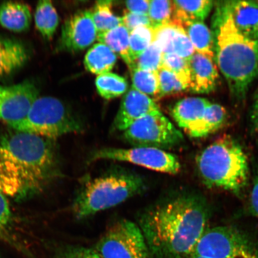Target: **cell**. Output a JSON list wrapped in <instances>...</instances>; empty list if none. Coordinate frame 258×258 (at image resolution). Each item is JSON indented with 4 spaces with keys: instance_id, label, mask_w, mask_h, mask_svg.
<instances>
[{
    "instance_id": "1",
    "label": "cell",
    "mask_w": 258,
    "mask_h": 258,
    "mask_svg": "<svg viewBox=\"0 0 258 258\" xmlns=\"http://www.w3.org/2000/svg\"><path fill=\"white\" fill-rule=\"evenodd\" d=\"M54 140L12 129L0 133V192L22 201L38 195L59 176Z\"/></svg>"
},
{
    "instance_id": "2",
    "label": "cell",
    "mask_w": 258,
    "mask_h": 258,
    "mask_svg": "<svg viewBox=\"0 0 258 258\" xmlns=\"http://www.w3.org/2000/svg\"><path fill=\"white\" fill-rule=\"evenodd\" d=\"M206 202L199 196H169L145 211L139 219L151 251L166 258L191 256L206 231L209 219Z\"/></svg>"
},
{
    "instance_id": "3",
    "label": "cell",
    "mask_w": 258,
    "mask_h": 258,
    "mask_svg": "<svg viewBox=\"0 0 258 258\" xmlns=\"http://www.w3.org/2000/svg\"><path fill=\"white\" fill-rule=\"evenodd\" d=\"M215 62L235 101H242L258 77V40L243 36L235 28L227 3L217 5L213 18Z\"/></svg>"
},
{
    "instance_id": "4",
    "label": "cell",
    "mask_w": 258,
    "mask_h": 258,
    "mask_svg": "<svg viewBox=\"0 0 258 258\" xmlns=\"http://www.w3.org/2000/svg\"><path fill=\"white\" fill-rule=\"evenodd\" d=\"M197 166L203 183L209 188L240 194L249 179L246 154L236 140L224 136L210 144L197 157Z\"/></svg>"
},
{
    "instance_id": "5",
    "label": "cell",
    "mask_w": 258,
    "mask_h": 258,
    "mask_svg": "<svg viewBox=\"0 0 258 258\" xmlns=\"http://www.w3.org/2000/svg\"><path fill=\"white\" fill-rule=\"evenodd\" d=\"M141 177L124 170H115L86 181L74 201L73 211L78 219L114 207L144 191Z\"/></svg>"
},
{
    "instance_id": "6",
    "label": "cell",
    "mask_w": 258,
    "mask_h": 258,
    "mask_svg": "<svg viewBox=\"0 0 258 258\" xmlns=\"http://www.w3.org/2000/svg\"><path fill=\"white\" fill-rule=\"evenodd\" d=\"M14 130L54 140L82 130V124L59 99L38 97L21 120L8 125Z\"/></svg>"
},
{
    "instance_id": "7",
    "label": "cell",
    "mask_w": 258,
    "mask_h": 258,
    "mask_svg": "<svg viewBox=\"0 0 258 258\" xmlns=\"http://www.w3.org/2000/svg\"><path fill=\"white\" fill-rule=\"evenodd\" d=\"M191 255L204 258H242L258 256L252 240L238 229L221 226L207 229Z\"/></svg>"
},
{
    "instance_id": "8",
    "label": "cell",
    "mask_w": 258,
    "mask_h": 258,
    "mask_svg": "<svg viewBox=\"0 0 258 258\" xmlns=\"http://www.w3.org/2000/svg\"><path fill=\"white\" fill-rule=\"evenodd\" d=\"M124 139L134 147L169 149L181 144V132L160 111L145 115L124 131Z\"/></svg>"
},
{
    "instance_id": "9",
    "label": "cell",
    "mask_w": 258,
    "mask_h": 258,
    "mask_svg": "<svg viewBox=\"0 0 258 258\" xmlns=\"http://www.w3.org/2000/svg\"><path fill=\"white\" fill-rule=\"evenodd\" d=\"M102 258H150V249L139 225L122 219L115 222L96 244Z\"/></svg>"
},
{
    "instance_id": "10",
    "label": "cell",
    "mask_w": 258,
    "mask_h": 258,
    "mask_svg": "<svg viewBox=\"0 0 258 258\" xmlns=\"http://www.w3.org/2000/svg\"><path fill=\"white\" fill-rule=\"evenodd\" d=\"M99 160L124 161L170 175L178 173L181 168L175 155L150 147H133L128 149L101 148L92 153L90 157L91 162Z\"/></svg>"
},
{
    "instance_id": "11",
    "label": "cell",
    "mask_w": 258,
    "mask_h": 258,
    "mask_svg": "<svg viewBox=\"0 0 258 258\" xmlns=\"http://www.w3.org/2000/svg\"><path fill=\"white\" fill-rule=\"evenodd\" d=\"M98 35L90 10L77 12L64 21L56 50L79 52L94 43Z\"/></svg>"
},
{
    "instance_id": "12",
    "label": "cell",
    "mask_w": 258,
    "mask_h": 258,
    "mask_svg": "<svg viewBox=\"0 0 258 258\" xmlns=\"http://www.w3.org/2000/svg\"><path fill=\"white\" fill-rule=\"evenodd\" d=\"M39 95L31 81L11 86L0 85V120L8 125L23 119Z\"/></svg>"
},
{
    "instance_id": "13",
    "label": "cell",
    "mask_w": 258,
    "mask_h": 258,
    "mask_svg": "<svg viewBox=\"0 0 258 258\" xmlns=\"http://www.w3.org/2000/svg\"><path fill=\"white\" fill-rule=\"evenodd\" d=\"M209 100L190 97L180 100L172 109V117L177 125L192 138L205 137L203 120Z\"/></svg>"
},
{
    "instance_id": "14",
    "label": "cell",
    "mask_w": 258,
    "mask_h": 258,
    "mask_svg": "<svg viewBox=\"0 0 258 258\" xmlns=\"http://www.w3.org/2000/svg\"><path fill=\"white\" fill-rule=\"evenodd\" d=\"M160 111L153 98L132 88L122 98L120 107L112 123L115 131L124 132L138 119Z\"/></svg>"
},
{
    "instance_id": "15",
    "label": "cell",
    "mask_w": 258,
    "mask_h": 258,
    "mask_svg": "<svg viewBox=\"0 0 258 258\" xmlns=\"http://www.w3.org/2000/svg\"><path fill=\"white\" fill-rule=\"evenodd\" d=\"M154 29L153 42L163 54H175L188 60L196 52L182 25L171 21Z\"/></svg>"
},
{
    "instance_id": "16",
    "label": "cell",
    "mask_w": 258,
    "mask_h": 258,
    "mask_svg": "<svg viewBox=\"0 0 258 258\" xmlns=\"http://www.w3.org/2000/svg\"><path fill=\"white\" fill-rule=\"evenodd\" d=\"M188 62L191 77L189 90L202 94L214 91L219 82L218 69L215 60L195 52Z\"/></svg>"
},
{
    "instance_id": "17",
    "label": "cell",
    "mask_w": 258,
    "mask_h": 258,
    "mask_svg": "<svg viewBox=\"0 0 258 258\" xmlns=\"http://www.w3.org/2000/svg\"><path fill=\"white\" fill-rule=\"evenodd\" d=\"M31 57L30 48L14 37H0V79L18 72Z\"/></svg>"
},
{
    "instance_id": "18",
    "label": "cell",
    "mask_w": 258,
    "mask_h": 258,
    "mask_svg": "<svg viewBox=\"0 0 258 258\" xmlns=\"http://www.w3.org/2000/svg\"><path fill=\"white\" fill-rule=\"evenodd\" d=\"M227 8L235 28L245 37L258 40V2H227Z\"/></svg>"
},
{
    "instance_id": "19",
    "label": "cell",
    "mask_w": 258,
    "mask_h": 258,
    "mask_svg": "<svg viewBox=\"0 0 258 258\" xmlns=\"http://www.w3.org/2000/svg\"><path fill=\"white\" fill-rule=\"evenodd\" d=\"M32 14L30 6L24 3L6 2L0 5V25L9 31L23 32L30 28Z\"/></svg>"
},
{
    "instance_id": "20",
    "label": "cell",
    "mask_w": 258,
    "mask_h": 258,
    "mask_svg": "<svg viewBox=\"0 0 258 258\" xmlns=\"http://www.w3.org/2000/svg\"><path fill=\"white\" fill-rule=\"evenodd\" d=\"M197 53L215 60V42L213 32L204 22L191 21L181 24Z\"/></svg>"
},
{
    "instance_id": "21",
    "label": "cell",
    "mask_w": 258,
    "mask_h": 258,
    "mask_svg": "<svg viewBox=\"0 0 258 258\" xmlns=\"http://www.w3.org/2000/svg\"><path fill=\"white\" fill-rule=\"evenodd\" d=\"M173 12L172 21L181 25L191 21H204L214 8V2L210 0L199 1H173Z\"/></svg>"
},
{
    "instance_id": "22",
    "label": "cell",
    "mask_w": 258,
    "mask_h": 258,
    "mask_svg": "<svg viewBox=\"0 0 258 258\" xmlns=\"http://www.w3.org/2000/svg\"><path fill=\"white\" fill-rule=\"evenodd\" d=\"M117 56L106 45L98 43L87 52L84 64L88 72L99 76L111 72L117 62Z\"/></svg>"
},
{
    "instance_id": "23",
    "label": "cell",
    "mask_w": 258,
    "mask_h": 258,
    "mask_svg": "<svg viewBox=\"0 0 258 258\" xmlns=\"http://www.w3.org/2000/svg\"><path fill=\"white\" fill-rule=\"evenodd\" d=\"M129 37L130 32L121 25L98 34L97 40L99 43L104 44L115 54H118L127 64L129 70H131L134 66V62L131 55Z\"/></svg>"
},
{
    "instance_id": "24",
    "label": "cell",
    "mask_w": 258,
    "mask_h": 258,
    "mask_svg": "<svg viewBox=\"0 0 258 258\" xmlns=\"http://www.w3.org/2000/svg\"><path fill=\"white\" fill-rule=\"evenodd\" d=\"M35 27L46 40L52 39L59 24V15L54 6L48 0L38 3L34 15Z\"/></svg>"
},
{
    "instance_id": "25",
    "label": "cell",
    "mask_w": 258,
    "mask_h": 258,
    "mask_svg": "<svg viewBox=\"0 0 258 258\" xmlns=\"http://www.w3.org/2000/svg\"><path fill=\"white\" fill-rule=\"evenodd\" d=\"M112 7V2L105 0L97 2L92 10H90L98 34L122 25V18L113 13Z\"/></svg>"
},
{
    "instance_id": "26",
    "label": "cell",
    "mask_w": 258,
    "mask_h": 258,
    "mask_svg": "<svg viewBox=\"0 0 258 258\" xmlns=\"http://www.w3.org/2000/svg\"><path fill=\"white\" fill-rule=\"evenodd\" d=\"M95 83L99 94L107 100L118 98L123 95L128 89L127 81L112 73L98 76Z\"/></svg>"
},
{
    "instance_id": "27",
    "label": "cell",
    "mask_w": 258,
    "mask_h": 258,
    "mask_svg": "<svg viewBox=\"0 0 258 258\" xmlns=\"http://www.w3.org/2000/svg\"><path fill=\"white\" fill-rule=\"evenodd\" d=\"M132 88L154 100H158L159 95V80L157 73L149 72L134 67L130 70Z\"/></svg>"
},
{
    "instance_id": "28",
    "label": "cell",
    "mask_w": 258,
    "mask_h": 258,
    "mask_svg": "<svg viewBox=\"0 0 258 258\" xmlns=\"http://www.w3.org/2000/svg\"><path fill=\"white\" fill-rule=\"evenodd\" d=\"M154 37V29L151 26H141L130 32L129 46L134 62L153 43Z\"/></svg>"
},
{
    "instance_id": "29",
    "label": "cell",
    "mask_w": 258,
    "mask_h": 258,
    "mask_svg": "<svg viewBox=\"0 0 258 258\" xmlns=\"http://www.w3.org/2000/svg\"><path fill=\"white\" fill-rule=\"evenodd\" d=\"M161 67L175 74L186 90H189L191 77L188 60L175 54H163Z\"/></svg>"
},
{
    "instance_id": "30",
    "label": "cell",
    "mask_w": 258,
    "mask_h": 258,
    "mask_svg": "<svg viewBox=\"0 0 258 258\" xmlns=\"http://www.w3.org/2000/svg\"><path fill=\"white\" fill-rule=\"evenodd\" d=\"M227 117V111L223 106L211 102L206 109L203 120L205 137L223 127Z\"/></svg>"
},
{
    "instance_id": "31",
    "label": "cell",
    "mask_w": 258,
    "mask_h": 258,
    "mask_svg": "<svg viewBox=\"0 0 258 258\" xmlns=\"http://www.w3.org/2000/svg\"><path fill=\"white\" fill-rule=\"evenodd\" d=\"M173 12V1L151 0L150 1L149 16L151 26L154 28L172 21Z\"/></svg>"
},
{
    "instance_id": "32",
    "label": "cell",
    "mask_w": 258,
    "mask_h": 258,
    "mask_svg": "<svg viewBox=\"0 0 258 258\" xmlns=\"http://www.w3.org/2000/svg\"><path fill=\"white\" fill-rule=\"evenodd\" d=\"M163 56V53L159 47L153 42L135 59L134 67L157 73L162 64Z\"/></svg>"
},
{
    "instance_id": "33",
    "label": "cell",
    "mask_w": 258,
    "mask_h": 258,
    "mask_svg": "<svg viewBox=\"0 0 258 258\" xmlns=\"http://www.w3.org/2000/svg\"><path fill=\"white\" fill-rule=\"evenodd\" d=\"M159 80V95L158 100L185 91L186 89L177 77L169 70L161 67L158 71Z\"/></svg>"
},
{
    "instance_id": "34",
    "label": "cell",
    "mask_w": 258,
    "mask_h": 258,
    "mask_svg": "<svg viewBox=\"0 0 258 258\" xmlns=\"http://www.w3.org/2000/svg\"><path fill=\"white\" fill-rule=\"evenodd\" d=\"M12 215L8 199L0 192V237L8 236Z\"/></svg>"
},
{
    "instance_id": "35",
    "label": "cell",
    "mask_w": 258,
    "mask_h": 258,
    "mask_svg": "<svg viewBox=\"0 0 258 258\" xmlns=\"http://www.w3.org/2000/svg\"><path fill=\"white\" fill-rule=\"evenodd\" d=\"M59 258H102L95 249L83 246H69L60 251Z\"/></svg>"
},
{
    "instance_id": "36",
    "label": "cell",
    "mask_w": 258,
    "mask_h": 258,
    "mask_svg": "<svg viewBox=\"0 0 258 258\" xmlns=\"http://www.w3.org/2000/svg\"><path fill=\"white\" fill-rule=\"evenodd\" d=\"M121 18L122 25L130 32L141 26H151L148 15L134 14V13L125 11Z\"/></svg>"
},
{
    "instance_id": "37",
    "label": "cell",
    "mask_w": 258,
    "mask_h": 258,
    "mask_svg": "<svg viewBox=\"0 0 258 258\" xmlns=\"http://www.w3.org/2000/svg\"><path fill=\"white\" fill-rule=\"evenodd\" d=\"M127 11L134 14L148 15L149 11V0H131L125 2Z\"/></svg>"
},
{
    "instance_id": "38",
    "label": "cell",
    "mask_w": 258,
    "mask_h": 258,
    "mask_svg": "<svg viewBox=\"0 0 258 258\" xmlns=\"http://www.w3.org/2000/svg\"><path fill=\"white\" fill-rule=\"evenodd\" d=\"M249 211L251 215L258 218V173L254 177L252 188L251 190Z\"/></svg>"
},
{
    "instance_id": "39",
    "label": "cell",
    "mask_w": 258,
    "mask_h": 258,
    "mask_svg": "<svg viewBox=\"0 0 258 258\" xmlns=\"http://www.w3.org/2000/svg\"><path fill=\"white\" fill-rule=\"evenodd\" d=\"M250 117L254 130L258 132V90L251 109Z\"/></svg>"
},
{
    "instance_id": "40",
    "label": "cell",
    "mask_w": 258,
    "mask_h": 258,
    "mask_svg": "<svg viewBox=\"0 0 258 258\" xmlns=\"http://www.w3.org/2000/svg\"><path fill=\"white\" fill-rule=\"evenodd\" d=\"M190 258H204V257H199V256H193V255H191L189 256ZM242 258H258V256H249V257H242Z\"/></svg>"
}]
</instances>
